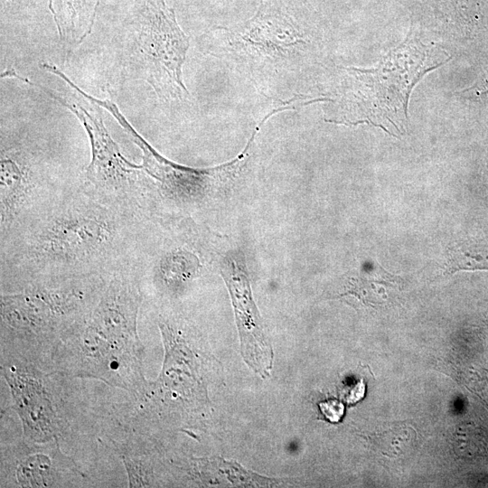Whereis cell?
Masks as SVG:
<instances>
[{
    "instance_id": "obj_7",
    "label": "cell",
    "mask_w": 488,
    "mask_h": 488,
    "mask_svg": "<svg viewBox=\"0 0 488 488\" xmlns=\"http://www.w3.org/2000/svg\"><path fill=\"white\" fill-rule=\"evenodd\" d=\"M95 102L116 118L142 150L141 166L144 178L141 204L148 214L150 205L156 197L178 203L192 204L223 191L246 167L250 159L254 140L267 120L264 117L259 122L245 148L234 159L213 167L194 168L179 164L160 155L132 127L113 101L95 99Z\"/></svg>"
},
{
    "instance_id": "obj_10",
    "label": "cell",
    "mask_w": 488,
    "mask_h": 488,
    "mask_svg": "<svg viewBox=\"0 0 488 488\" xmlns=\"http://www.w3.org/2000/svg\"><path fill=\"white\" fill-rule=\"evenodd\" d=\"M220 269L230 294L243 359L253 371L266 377L272 368L273 351L252 297L244 255L228 253L221 259Z\"/></svg>"
},
{
    "instance_id": "obj_5",
    "label": "cell",
    "mask_w": 488,
    "mask_h": 488,
    "mask_svg": "<svg viewBox=\"0 0 488 488\" xmlns=\"http://www.w3.org/2000/svg\"><path fill=\"white\" fill-rule=\"evenodd\" d=\"M201 42L206 52L269 86L296 82L311 45L295 20L265 7L241 25L213 29Z\"/></svg>"
},
{
    "instance_id": "obj_2",
    "label": "cell",
    "mask_w": 488,
    "mask_h": 488,
    "mask_svg": "<svg viewBox=\"0 0 488 488\" xmlns=\"http://www.w3.org/2000/svg\"><path fill=\"white\" fill-rule=\"evenodd\" d=\"M141 304L134 269L112 275L87 321L59 346L52 363L65 374L98 379L138 396L147 382L137 333Z\"/></svg>"
},
{
    "instance_id": "obj_9",
    "label": "cell",
    "mask_w": 488,
    "mask_h": 488,
    "mask_svg": "<svg viewBox=\"0 0 488 488\" xmlns=\"http://www.w3.org/2000/svg\"><path fill=\"white\" fill-rule=\"evenodd\" d=\"M2 357V373L10 388L24 438L34 443L61 438L70 425V413L54 373L30 361Z\"/></svg>"
},
{
    "instance_id": "obj_11",
    "label": "cell",
    "mask_w": 488,
    "mask_h": 488,
    "mask_svg": "<svg viewBox=\"0 0 488 488\" xmlns=\"http://www.w3.org/2000/svg\"><path fill=\"white\" fill-rule=\"evenodd\" d=\"M59 440L22 441L2 454V472L19 487L70 486L84 477L73 460L64 455Z\"/></svg>"
},
{
    "instance_id": "obj_4",
    "label": "cell",
    "mask_w": 488,
    "mask_h": 488,
    "mask_svg": "<svg viewBox=\"0 0 488 488\" xmlns=\"http://www.w3.org/2000/svg\"><path fill=\"white\" fill-rule=\"evenodd\" d=\"M447 60V54L434 45L407 39L374 68H340L332 90L321 99L330 105L326 121L346 126L370 124L389 135H402L414 86Z\"/></svg>"
},
{
    "instance_id": "obj_3",
    "label": "cell",
    "mask_w": 488,
    "mask_h": 488,
    "mask_svg": "<svg viewBox=\"0 0 488 488\" xmlns=\"http://www.w3.org/2000/svg\"><path fill=\"white\" fill-rule=\"evenodd\" d=\"M109 277L100 275L36 279L1 295L2 346L9 357L42 365L89 318ZM6 356V355H4Z\"/></svg>"
},
{
    "instance_id": "obj_14",
    "label": "cell",
    "mask_w": 488,
    "mask_h": 488,
    "mask_svg": "<svg viewBox=\"0 0 488 488\" xmlns=\"http://www.w3.org/2000/svg\"><path fill=\"white\" fill-rule=\"evenodd\" d=\"M319 407L324 417L331 422H338L344 412L343 404L335 399L322 402Z\"/></svg>"
},
{
    "instance_id": "obj_6",
    "label": "cell",
    "mask_w": 488,
    "mask_h": 488,
    "mask_svg": "<svg viewBox=\"0 0 488 488\" xmlns=\"http://www.w3.org/2000/svg\"><path fill=\"white\" fill-rule=\"evenodd\" d=\"M124 68L132 79L146 81L164 101L189 96L183 67L189 38L164 0H134L126 19Z\"/></svg>"
},
{
    "instance_id": "obj_12",
    "label": "cell",
    "mask_w": 488,
    "mask_h": 488,
    "mask_svg": "<svg viewBox=\"0 0 488 488\" xmlns=\"http://www.w3.org/2000/svg\"><path fill=\"white\" fill-rule=\"evenodd\" d=\"M101 1L49 0L60 39L68 44L82 42L92 31Z\"/></svg>"
},
{
    "instance_id": "obj_8",
    "label": "cell",
    "mask_w": 488,
    "mask_h": 488,
    "mask_svg": "<svg viewBox=\"0 0 488 488\" xmlns=\"http://www.w3.org/2000/svg\"><path fill=\"white\" fill-rule=\"evenodd\" d=\"M20 80L41 89L70 110L83 125L89 139L91 159L85 169L82 182L102 195L130 202L142 208V166L129 162L122 155L104 125L98 105L71 86L76 96L57 94L27 78L21 77Z\"/></svg>"
},
{
    "instance_id": "obj_13",
    "label": "cell",
    "mask_w": 488,
    "mask_h": 488,
    "mask_svg": "<svg viewBox=\"0 0 488 488\" xmlns=\"http://www.w3.org/2000/svg\"><path fill=\"white\" fill-rule=\"evenodd\" d=\"M446 271L488 270V249L455 247L448 251Z\"/></svg>"
},
{
    "instance_id": "obj_15",
    "label": "cell",
    "mask_w": 488,
    "mask_h": 488,
    "mask_svg": "<svg viewBox=\"0 0 488 488\" xmlns=\"http://www.w3.org/2000/svg\"><path fill=\"white\" fill-rule=\"evenodd\" d=\"M365 393V384L363 380H359L355 385L352 386L348 394L345 396V400L348 403H355L363 398Z\"/></svg>"
},
{
    "instance_id": "obj_1",
    "label": "cell",
    "mask_w": 488,
    "mask_h": 488,
    "mask_svg": "<svg viewBox=\"0 0 488 488\" xmlns=\"http://www.w3.org/2000/svg\"><path fill=\"white\" fill-rule=\"evenodd\" d=\"M151 217L105 196L82 179L27 223L1 239V273L21 286L42 278L111 277L133 266Z\"/></svg>"
}]
</instances>
